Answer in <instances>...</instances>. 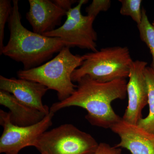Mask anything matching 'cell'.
Segmentation results:
<instances>
[{
    "mask_svg": "<svg viewBox=\"0 0 154 154\" xmlns=\"http://www.w3.org/2000/svg\"><path fill=\"white\" fill-rule=\"evenodd\" d=\"M75 91L63 101L54 103L50 111L55 113L66 107L77 106L85 109V118L92 125L110 128L121 119L113 110L111 103L116 99H123L127 95L125 79L101 82L88 76L78 82Z\"/></svg>",
    "mask_w": 154,
    "mask_h": 154,
    "instance_id": "1",
    "label": "cell"
},
{
    "mask_svg": "<svg viewBox=\"0 0 154 154\" xmlns=\"http://www.w3.org/2000/svg\"><path fill=\"white\" fill-rule=\"evenodd\" d=\"M8 26L10 38L0 51L1 54L21 63L25 70L41 65L66 46L71 48L67 42L61 38L43 36L25 28L21 22L18 0L13 1Z\"/></svg>",
    "mask_w": 154,
    "mask_h": 154,
    "instance_id": "2",
    "label": "cell"
},
{
    "mask_svg": "<svg viewBox=\"0 0 154 154\" xmlns=\"http://www.w3.org/2000/svg\"><path fill=\"white\" fill-rule=\"evenodd\" d=\"M70 48L64 47L57 55L46 63L28 70L17 72L19 79L36 82L57 93L60 101L67 99L77 88L72 82L71 75L83 63L82 56L74 55Z\"/></svg>",
    "mask_w": 154,
    "mask_h": 154,
    "instance_id": "3",
    "label": "cell"
},
{
    "mask_svg": "<svg viewBox=\"0 0 154 154\" xmlns=\"http://www.w3.org/2000/svg\"><path fill=\"white\" fill-rule=\"evenodd\" d=\"M82 57V64L72 74L73 82L78 83L85 76L101 82L126 79L133 62L125 46L105 48Z\"/></svg>",
    "mask_w": 154,
    "mask_h": 154,
    "instance_id": "4",
    "label": "cell"
},
{
    "mask_svg": "<svg viewBox=\"0 0 154 154\" xmlns=\"http://www.w3.org/2000/svg\"><path fill=\"white\" fill-rule=\"evenodd\" d=\"M99 144L91 134L66 124L43 133L33 146L41 154H94Z\"/></svg>",
    "mask_w": 154,
    "mask_h": 154,
    "instance_id": "5",
    "label": "cell"
},
{
    "mask_svg": "<svg viewBox=\"0 0 154 154\" xmlns=\"http://www.w3.org/2000/svg\"><path fill=\"white\" fill-rule=\"evenodd\" d=\"M88 2V0H80L75 7L67 12L66 19L63 25L42 35L61 38L67 42L71 48L97 51V35L93 28L96 18L84 16L81 12L82 7Z\"/></svg>",
    "mask_w": 154,
    "mask_h": 154,
    "instance_id": "6",
    "label": "cell"
},
{
    "mask_svg": "<svg viewBox=\"0 0 154 154\" xmlns=\"http://www.w3.org/2000/svg\"><path fill=\"white\" fill-rule=\"evenodd\" d=\"M54 113L50 111L40 122L28 126H19L11 123L10 113L0 110V124L4 131L0 138V153L19 154L24 148L33 146L38 138L51 126Z\"/></svg>",
    "mask_w": 154,
    "mask_h": 154,
    "instance_id": "7",
    "label": "cell"
},
{
    "mask_svg": "<svg viewBox=\"0 0 154 154\" xmlns=\"http://www.w3.org/2000/svg\"><path fill=\"white\" fill-rule=\"evenodd\" d=\"M147 63L144 61H133L127 85L128 105L122 119L131 124L137 125L142 118V112L148 105V91L144 75Z\"/></svg>",
    "mask_w": 154,
    "mask_h": 154,
    "instance_id": "8",
    "label": "cell"
},
{
    "mask_svg": "<svg viewBox=\"0 0 154 154\" xmlns=\"http://www.w3.org/2000/svg\"><path fill=\"white\" fill-rule=\"evenodd\" d=\"M0 89L11 93L20 102L46 115L50 113L49 107L43 105L42 101V97L48 89L39 83L1 75Z\"/></svg>",
    "mask_w": 154,
    "mask_h": 154,
    "instance_id": "9",
    "label": "cell"
},
{
    "mask_svg": "<svg viewBox=\"0 0 154 154\" xmlns=\"http://www.w3.org/2000/svg\"><path fill=\"white\" fill-rule=\"evenodd\" d=\"M120 138L115 146L128 150L131 154H154V134L146 131L137 125L121 119L110 128Z\"/></svg>",
    "mask_w": 154,
    "mask_h": 154,
    "instance_id": "10",
    "label": "cell"
},
{
    "mask_svg": "<svg viewBox=\"0 0 154 154\" xmlns=\"http://www.w3.org/2000/svg\"><path fill=\"white\" fill-rule=\"evenodd\" d=\"M26 19L33 32L40 35L54 30L67 12L49 0H29Z\"/></svg>",
    "mask_w": 154,
    "mask_h": 154,
    "instance_id": "11",
    "label": "cell"
},
{
    "mask_svg": "<svg viewBox=\"0 0 154 154\" xmlns=\"http://www.w3.org/2000/svg\"><path fill=\"white\" fill-rule=\"evenodd\" d=\"M0 104L10 110L11 123L19 126H28L40 122L46 114L20 102L11 93L0 91Z\"/></svg>",
    "mask_w": 154,
    "mask_h": 154,
    "instance_id": "12",
    "label": "cell"
},
{
    "mask_svg": "<svg viewBox=\"0 0 154 154\" xmlns=\"http://www.w3.org/2000/svg\"><path fill=\"white\" fill-rule=\"evenodd\" d=\"M144 75L147 87L149 113L146 117L140 119L137 125L146 131L154 134V69L151 66L146 67Z\"/></svg>",
    "mask_w": 154,
    "mask_h": 154,
    "instance_id": "13",
    "label": "cell"
},
{
    "mask_svg": "<svg viewBox=\"0 0 154 154\" xmlns=\"http://www.w3.org/2000/svg\"><path fill=\"white\" fill-rule=\"evenodd\" d=\"M137 27L141 39L146 45L151 54L152 61L151 67L154 69V28L149 21L144 9H142L141 22Z\"/></svg>",
    "mask_w": 154,
    "mask_h": 154,
    "instance_id": "14",
    "label": "cell"
},
{
    "mask_svg": "<svg viewBox=\"0 0 154 154\" xmlns=\"http://www.w3.org/2000/svg\"><path fill=\"white\" fill-rule=\"evenodd\" d=\"M121 3L120 13L123 16H128L136 22L140 24L142 18V9L141 0H119Z\"/></svg>",
    "mask_w": 154,
    "mask_h": 154,
    "instance_id": "15",
    "label": "cell"
},
{
    "mask_svg": "<svg viewBox=\"0 0 154 154\" xmlns=\"http://www.w3.org/2000/svg\"><path fill=\"white\" fill-rule=\"evenodd\" d=\"M12 7L10 0L0 1V51L4 48V39L5 25L8 21Z\"/></svg>",
    "mask_w": 154,
    "mask_h": 154,
    "instance_id": "16",
    "label": "cell"
},
{
    "mask_svg": "<svg viewBox=\"0 0 154 154\" xmlns=\"http://www.w3.org/2000/svg\"><path fill=\"white\" fill-rule=\"evenodd\" d=\"M110 5V0H94L86 8V12L88 16L96 18L100 12L107 11Z\"/></svg>",
    "mask_w": 154,
    "mask_h": 154,
    "instance_id": "17",
    "label": "cell"
},
{
    "mask_svg": "<svg viewBox=\"0 0 154 154\" xmlns=\"http://www.w3.org/2000/svg\"><path fill=\"white\" fill-rule=\"evenodd\" d=\"M122 149L120 148L111 146L105 143L99 144L97 150L94 154H121Z\"/></svg>",
    "mask_w": 154,
    "mask_h": 154,
    "instance_id": "18",
    "label": "cell"
},
{
    "mask_svg": "<svg viewBox=\"0 0 154 154\" xmlns=\"http://www.w3.org/2000/svg\"><path fill=\"white\" fill-rule=\"evenodd\" d=\"M56 5L67 12L69 10L72 8L73 4L76 2L77 1L75 0H54L53 1Z\"/></svg>",
    "mask_w": 154,
    "mask_h": 154,
    "instance_id": "19",
    "label": "cell"
},
{
    "mask_svg": "<svg viewBox=\"0 0 154 154\" xmlns=\"http://www.w3.org/2000/svg\"><path fill=\"white\" fill-rule=\"evenodd\" d=\"M152 25L153 27V28H154V21L153 22L152 24Z\"/></svg>",
    "mask_w": 154,
    "mask_h": 154,
    "instance_id": "20",
    "label": "cell"
}]
</instances>
